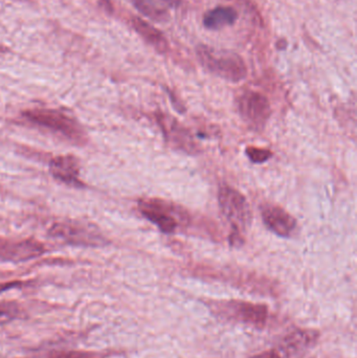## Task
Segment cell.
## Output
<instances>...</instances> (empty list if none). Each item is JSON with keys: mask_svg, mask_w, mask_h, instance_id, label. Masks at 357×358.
Listing matches in <instances>:
<instances>
[{"mask_svg": "<svg viewBox=\"0 0 357 358\" xmlns=\"http://www.w3.org/2000/svg\"><path fill=\"white\" fill-rule=\"evenodd\" d=\"M19 315H20V309L16 303H0V325L17 319Z\"/></svg>", "mask_w": 357, "mask_h": 358, "instance_id": "9a60e30c", "label": "cell"}, {"mask_svg": "<svg viewBox=\"0 0 357 358\" xmlns=\"http://www.w3.org/2000/svg\"><path fill=\"white\" fill-rule=\"evenodd\" d=\"M45 252L43 244L33 239L0 238L1 262H24L41 256Z\"/></svg>", "mask_w": 357, "mask_h": 358, "instance_id": "ba28073f", "label": "cell"}, {"mask_svg": "<svg viewBox=\"0 0 357 358\" xmlns=\"http://www.w3.org/2000/svg\"><path fill=\"white\" fill-rule=\"evenodd\" d=\"M132 25H133L134 29L138 31V35L147 43L153 46L157 52H166L169 50V43H168L167 39L156 27L149 24L148 22L143 20V19L136 18V17L132 19Z\"/></svg>", "mask_w": 357, "mask_h": 358, "instance_id": "4fadbf2b", "label": "cell"}, {"mask_svg": "<svg viewBox=\"0 0 357 358\" xmlns=\"http://www.w3.org/2000/svg\"><path fill=\"white\" fill-rule=\"evenodd\" d=\"M196 52L203 66L217 77L233 83L247 78V64L236 52L207 45H199Z\"/></svg>", "mask_w": 357, "mask_h": 358, "instance_id": "6da1fadb", "label": "cell"}, {"mask_svg": "<svg viewBox=\"0 0 357 358\" xmlns=\"http://www.w3.org/2000/svg\"><path fill=\"white\" fill-rule=\"evenodd\" d=\"M52 178L71 187H83L84 183L80 178L79 161L73 155H61L54 157L50 165Z\"/></svg>", "mask_w": 357, "mask_h": 358, "instance_id": "30bf717a", "label": "cell"}, {"mask_svg": "<svg viewBox=\"0 0 357 358\" xmlns=\"http://www.w3.org/2000/svg\"><path fill=\"white\" fill-rule=\"evenodd\" d=\"M20 282H8V283H0V292H6V290L12 289V288L20 286Z\"/></svg>", "mask_w": 357, "mask_h": 358, "instance_id": "ac0fdd59", "label": "cell"}, {"mask_svg": "<svg viewBox=\"0 0 357 358\" xmlns=\"http://www.w3.org/2000/svg\"><path fill=\"white\" fill-rule=\"evenodd\" d=\"M247 157L255 164H263L272 159V151L268 149L257 148V147H247L245 150Z\"/></svg>", "mask_w": 357, "mask_h": 358, "instance_id": "2e32d148", "label": "cell"}, {"mask_svg": "<svg viewBox=\"0 0 357 358\" xmlns=\"http://www.w3.org/2000/svg\"><path fill=\"white\" fill-rule=\"evenodd\" d=\"M163 3L167 4V6H172V8H176L182 3V0H159Z\"/></svg>", "mask_w": 357, "mask_h": 358, "instance_id": "ffe728a7", "label": "cell"}, {"mask_svg": "<svg viewBox=\"0 0 357 358\" xmlns=\"http://www.w3.org/2000/svg\"><path fill=\"white\" fill-rule=\"evenodd\" d=\"M237 107L243 121L255 130L263 129L272 115L268 98L254 90L242 92L237 99Z\"/></svg>", "mask_w": 357, "mask_h": 358, "instance_id": "5b68a950", "label": "cell"}, {"mask_svg": "<svg viewBox=\"0 0 357 358\" xmlns=\"http://www.w3.org/2000/svg\"><path fill=\"white\" fill-rule=\"evenodd\" d=\"M220 210L232 224L237 239L251 224L252 212L247 198L234 187L222 185L218 193Z\"/></svg>", "mask_w": 357, "mask_h": 358, "instance_id": "3957f363", "label": "cell"}, {"mask_svg": "<svg viewBox=\"0 0 357 358\" xmlns=\"http://www.w3.org/2000/svg\"><path fill=\"white\" fill-rule=\"evenodd\" d=\"M319 334L310 330H298L289 334L281 345V358H300L303 357L318 340Z\"/></svg>", "mask_w": 357, "mask_h": 358, "instance_id": "8fae6325", "label": "cell"}, {"mask_svg": "<svg viewBox=\"0 0 357 358\" xmlns=\"http://www.w3.org/2000/svg\"><path fill=\"white\" fill-rule=\"evenodd\" d=\"M262 220L279 237L289 238L297 229V220L278 206H268L262 210Z\"/></svg>", "mask_w": 357, "mask_h": 358, "instance_id": "9c48e42d", "label": "cell"}, {"mask_svg": "<svg viewBox=\"0 0 357 358\" xmlns=\"http://www.w3.org/2000/svg\"><path fill=\"white\" fill-rule=\"evenodd\" d=\"M131 2L140 14L148 17L151 20L163 22L169 17L167 10L153 0H131Z\"/></svg>", "mask_w": 357, "mask_h": 358, "instance_id": "5bb4252c", "label": "cell"}, {"mask_svg": "<svg viewBox=\"0 0 357 358\" xmlns=\"http://www.w3.org/2000/svg\"><path fill=\"white\" fill-rule=\"evenodd\" d=\"M251 358H281L278 352L276 351H268V352L261 353V355H256Z\"/></svg>", "mask_w": 357, "mask_h": 358, "instance_id": "d6986e66", "label": "cell"}, {"mask_svg": "<svg viewBox=\"0 0 357 358\" xmlns=\"http://www.w3.org/2000/svg\"><path fill=\"white\" fill-rule=\"evenodd\" d=\"M50 234L75 245H100L103 243L102 236L94 227L75 221L57 223L50 229Z\"/></svg>", "mask_w": 357, "mask_h": 358, "instance_id": "52a82bcc", "label": "cell"}, {"mask_svg": "<svg viewBox=\"0 0 357 358\" xmlns=\"http://www.w3.org/2000/svg\"><path fill=\"white\" fill-rule=\"evenodd\" d=\"M45 358H96L92 353L80 352V351H61L48 355Z\"/></svg>", "mask_w": 357, "mask_h": 358, "instance_id": "e0dca14e", "label": "cell"}, {"mask_svg": "<svg viewBox=\"0 0 357 358\" xmlns=\"http://www.w3.org/2000/svg\"><path fill=\"white\" fill-rule=\"evenodd\" d=\"M215 308L216 313L224 319L255 327H263L268 320V308L263 305L242 301H228L218 303L215 305Z\"/></svg>", "mask_w": 357, "mask_h": 358, "instance_id": "8992f818", "label": "cell"}, {"mask_svg": "<svg viewBox=\"0 0 357 358\" xmlns=\"http://www.w3.org/2000/svg\"><path fill=\"white\" fill-rule=\"evenodd\" d=\"M138 210L145 218L154 223L163 233H175L178 227L187 222L186 214L169 202L156 198L138 201Z\"/></svg>", "mask_w": 357, "mask_h": 358, "instance_id": "277c9868", "label": "cell"}, {"mask_svg": "<svg viewBox=\"0 0 357 358\" xmlns=\"http://www.w3.org/2000/svg\"><path fill=\"white\" fill-rule=\"evenodd\" d=\"M23 117L29 123L46 128L54 134L67 138L75 144H84L85 132L79 123L71 115L50 108H34L23 111Z\"/></svg>", "mask_w": 357, "mask_h": 358, "instance_id": "7a4b0ae2", "label": "cell"}, {"mask_svg": "<svg viewBox=\"0 0 357 358\" xmlns=\"http://www.w3.org/2000/svg\"><path fill=\"white\" fill-rule=\"evenodd\" d=\"M237 19L238 13L232 6H217L205 15L203 25L207 29L218 31L234 24Z\"/></svg>", "mask_w": 357, "mask_h": 358, "instance_id": "7c38bea8", "label": "cell"}]
</instances>
